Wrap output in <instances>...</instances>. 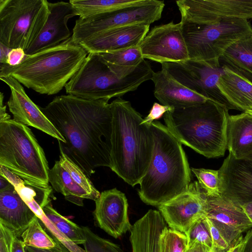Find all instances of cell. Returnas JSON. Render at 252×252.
<instances>
[{
    "label": "cell",
    "instance_id": "obj_48",
    "mask_svg": "<svg viewBox=\"0 0 252 252\" xmlns=\"http://www.w3.org/2000/svg\"><path fill=\"white\" fill-rule=\"evenodd\" d=\"M10 49L0 43V63H6L7 54Z\"/></svg>",
    "mask_w": 252,
    "mask_h": 252
},
{
    "label": "cell",
    "instance_id": "obj_17",
    "mask_svg": "<svg viewBox=\"0 0 252 252\" xmlns=\"http://www.w3.org/2000/svg\"><path fill=\"white\" fill-rule=\"evenodd\" d=\"M94 219L97 226L109 235L118 238L130 231L128 204L123 192L114 188L100 193L95 201Z\"/></svg>",
    "mask_w": 252,
    "mask_h": 252
},
{
    "label": "cell",
    "instance_id": "obj_16",
    "mask_svg": "<svg viewBox=\"0 0 252 252\" xmlns=\"http://www.w3.org/2000/svg\"><path fill=\"white\" fill-rule=\"evenodd\" d=\"M10 88L11 94L7 102L13 120L26 126L37 128L65 143L64 137L58 131L40 109L28 96L21 84L10 76L0 77Z\"/></svg>",
    "mask_w": 252,
    "mask_h": 252
},
{
    "label": "cell",
    "instance_id": "obj_26",
    "mask_svg": "<svg viewBox=\"0 0 252 252\" xmlns=\"http://www.w3.org/2000/svg\"><path fill=\"white\" fill-rule=\"evenodd\" d=\"M0 174L11 183L21 198L40 219L44 215L43 208L51 201L52 187L25 181L1 165Z\"/></svg>",
    "mask_w": 252,
    "mask_h": 252
},
{
    "label": "cell",
    "instance_id": "obj_12",
    "mask_svg": "<svg viewBox=\"0 0 252 252\" xmlns=\"http://www.w3.org/2000/svg\"><path fill=\"white\" fill-rule=\"evenodd\" d=\"M170 228L185 233L207 216V195L197 181L183 192L158 207Z\"/></svg>",
    "mask_w": 252,
    "mask_h": 252
},
{
    "label": "cell",
    "instance_id": "obj_5",
    "mask_svg": "<svg viewBox=\"0 0 252 252\" xmlns=\"http://www.w3.org/2000/svg\"><path fill=\"white\" fill-rule=\"evenodd\" d=\"M224 105L213 101L180 109L163 116L165 126L182 144L208 158L223 157L227 149L229 115Z\"/></svg>",
    "mask_w": 252,
    "mask_h": 252
},
{
    "label": "cell",
    "instance_id": "obj_47",
    "mask_svg": "<svg viewBox=\"0 0 252 252\" xmlns=\"http://www.w3.org/2000/svg\"><path fill=\"white\" fill-rule=\"evenodd\" d=\"M25 247L23 240L16 237L13 242L11 252H26Z\"/></svg>",
    "mask_w": 252,
    "mask_h": 252
},
{
    "label": "cell",
    "instance_id": "obj_15",
    "mask_svg": "<svg viewBox=\"0 0 252 252\" xmlns=\"http://www.w3.org/2000/svg\"><path fill=\"white\" fill-rule=\"evenodd\" d=\"M219 172L221 196L241 206L252 201V152L239 159L229 154Z\"/></svg>",
    "mask_w": 252,
    "mask_h": 252
},
{
    "label": "cell",
    "instance_id": "obj_25",
    "mask_svg": "<svg viewBox=\"0 0 252 252\" xmlns=\"http://www.w3.org/2000/svg\"><path fill=\"white\" fill-rule=\"evenodd\" d=\"M227 149L235 158L252 152V114L243 112L229 115L227 131Z\"/></svg>",
    "mask_w": 252,
    "mask_h": 252
},
{
    "label": "cell",
    "instance_id": "obj_8",
    "mask_svg": "<svg viewBox=\"0 0 252 252\" xmlns=\"http://www.w3.org/2000/svg\"><path fill=\"white\" fill-rule=\"evenodd\" d=\"M181 29L189 59L220 66V59L237 41L252 34V26L246 19L226 18L211 24L181 20Z\"/></svg>",
    "mask_w": 252,
    "mask_h": 252
},
{
    "label": "cell",
    "instance_id": "obj_1",
    "mask_svg": "<svg viewBox=\"0 0 252 252\" xmlns=\"http://www.w3.org/2000/svg\"><path fill=\"white\" fill-rule=\"evenodd\" d=\"M108 101L66 94L39 106L65 140L58 141L59 149L89 178L95 168L110 166L112 113Z\"/></svg>",
    "mask_w": 252,
    "mask_h": 252
},
{
    "label": "cell",
    "instance_id": "obj_18",
    "mask_svg": "<svg viewBox=\"0 0 252 252\" xmlns=\"http://www.w3.org/2000/svg\"><path fill=\"white\" fill-rule=\"evenodd\" d=\"M218 227L230 246L252 228L242 206L221 195L207 196V216Z\"/></svg>",
    "mask_w": 252,
    "mask_h": 252
},
{
    "label": "cell",
    "instance_id": "obj_39",
    "mask_svg": "<svg viewBox=\"0 0 252 252\" xmlns=\"http://www.w3.org/2000/svg\"><path fill=\"white\" fill-rule=\"evenodd\" d=\"M212 242V247L221 251H226L230 246L218 227L207 217L204 219Z\"/></svg>",
    "mask_w": 252,
    "mask_h": 252
},
{
    "label": "cell",
    "instance_id": "obj_22",
    "mask_svg": "<svg viewBox=\"0 0 252 252\" xmlns=\"http://www.w3.org/2000/svg\"><path fill=\"white\" fill-rule=\"evenodd\" d=\"M154 95L162 105L180 109L206 102V98L188 89L164 70L154 72Z\"/></svg>",
    "mask_w": 252,
    "mask_h": 252
},
{
    "label": "cell",
    "instance_id": "obj_42",
    "mask_svg": "<svg viewBox=\"0 0 252 252\" xmlns=\"http://www.w3.org/2000/svg\"><path fill=\"white\" fill-rule=\"evenodd\" d=\"M26 55L21 48L10 49L7 56L6 63L10 66L17 65L23 61Z\"/></svg>",
    "mask_w": 252,
    "mask_h": 252
},
{
    "label": "cell",
    "instance_id": "obj_28",
    "mask_svg": "<svg viewBox=\"0 0 252 252\" xmlns=\"http://www.w3.org/2000/svg\"><path fill=\"white\" fill-rule=\"evenodd\" d=\"M100 54L111 70L120 78L130 75L145 60L139 46Z\"/></svg>",
    "mask_w": 252,
    "mask_h": 252
},
{
    "label": "cell",
    "instance_id": "obj_27",
    "mask_svg": "<svg viewBox=\"0 0 252 252\" xmlns=\"http://www.w3.org/2000/svg\"><path fill=\"white\" fill-rule=\"evenodd\" d=\"M49 182L57 192L62 193L67 200L78 206H83L85 199L93 200L92 196L61 166L59 160L50 169Z\"/></svg>",
    "mask_w": 252,
    "mask_h": 252
},
{
    "label": "cell",
    "instance_id": "obj_35",
    "mask_svg": "<svg viewBox=\"0 0 252 252\" xmlns=\"http://www.w3.org/2000/svg\"><path fill=\"white\" fill-rule=\"evenodd\" d=\"M191 170L207 196L217 197L220 195L219 170L192 168Z\"/></svg>",
    "mask_w": 252,
    "mask_h": 252
},
{
    "label": "cell",
    "instance_id": "obj_36",
    "mask_svg": "<svg viewBox=\"0 0 252 252\" xmlns=\"http://www.w3.org/2000/svg\"><path fill=\"white\" fill-rule=\"evenodd\" d=\"M86 237V252H123L120 247L94 233L88 226H82Z\"/></svg>",
    "mask_w": 252,
    "mask_h": 252
},
{
    "label": "cell",
    "instance_id": "obj_30",
    "mask_svg": "<svg viewBox=\"0 0 252 252\" xmlns=\"http://www.w3.org/2000/svg\"><path fill=\"white\" fill-rule=\"evenodd\" d=\"M140 0H71L72 5L79 18L100 14L120 8L137 3Z\"/></svg>",
    "mask_w": 252,
    "mask_h": 252
},
{
    "label": "cell",
    "instance_id": "obj_52",
    "mask_svg": "<svg viewBox=\"0 0 252 252\" xmlns=\"http://www.w3.org/2000/svg\"><path fill=\"white\" fill-rule=\"evenodd\" d=\"M248 113H251V114H252V112H248Z\"/></svg>",
    "mask_w": 252,
    "mask_h": 252
},
{
    "label": "cell",
    "instance_id": "obj_19",
    "mask_svg": "<svg viewBox=\"0 0 252 252\" xmlns=\"http://www.w3.org/2000/svg\"><path fill=\"white\" fill-rule=\"evenodd\" d=\"M49 8L46 23L35 41L25 51L26 55L57 46L71 36L67 21L77 16L71 4L63 1L49 2Z\"/></svg>",
    "mask_w": 252,
    "mask_h": 252
},
{
    "label": "cell",
    "instance_id": "obj_23",
    "mask_svg": "<svg viewBox=\"0 0 252 252\" xmlns=\"http://www.w3.org/2000/svg\"><path fill=\"white\" fill-rule=\"evenodd\" d=\"M36 218L13 185L0 191V223L11 230L16 237L21 236Z\"/></svg>",
    "mask_w": 252,
    "mask_h": 252
},
{
    "label": "cell",
    "instance_id": "obj_45",
    "mask_svg": "<svg viewBox=\"0 0 252 252\" xmlns=\"http://www.w3.org/2000/svg\"><path fill=\"white\" fill-rule=\"evenodd\" d=\"M210 249L202 244L194 243L188 245L185 252H209Z\"/></svg>",
    "mask_w": 252,
    "mask_h": 252
},
{
    "label": "cell",
    "instance_id": "obj_32",
    "mask_svg": "<svg viewBox=\"0 0 252 252\" xmlns=\"http://www.w3.org/2000/svg\"><path fill=\"white\" fill-rule=\"evenodd\" d=\"M35 218L23 232L21 237L25 246L42 249H49L55 247L57 242L43 229Z\"/></svg>",
    "mask_w": 252,
    "mask_h": 252
},
{
    "label": "cell",
    "instance_id": "obj_11",
    "mask_svg": "<svg viewBox=\"0 0 252 252\" xmlns=\"http://www.w3.org/2000/svg\"><path fill=\"white\" fill-rule=\"evenodd\" d=\"M161 69L192 92L233 109L219 90L218 83L222 66L215 67L204 61L187 60L161 63Z\"/></svg>",
    "mask_w": 252,
    "mask_h": 252
},
{
    "label": "cell",
    "instance_id": "obj_24",
    "mask_svg": "<svg viewBox=\"0 0 252 252\" xmlns=\"http://www.w3.org/2000/svg\"><path fill=\"white\" fill-rule=\"evenodd\" d=\"M166 227L159 211L149 210L130 231L132 252H159L160 235Z\"/></svg>",
    "mask_w": 252,
    "mask_h": 252
},
{
    "label": "cell",
    "instance_id": "obj_9",
    "mask_svg": "<svg viewBox=\"0 0 252 252\" xmlns=\"http://www.w3.org/2000/svg\"><path fill=\"white\" fill-rule=\"evenodd\" d=\"M50 14L46 0H0V43L26 51L36 39Z\"/></svg>",
    "mask_w": 252,
    "mask_h": 252
},
{
    "label": "cell",
    "instance_id": "obj_3",
    "mask_svg": "<svg viewBox=\"0 0 252 252\" xmlns=\"http://www.w3.org/2000/svg\"><path fill=\"white\" fill-rule=\"evenodd\" d=\"M154 149L149 169L141 180L138 194L145 204L157 206L184 192L191 182V169L182 144L165 125L151 124Z\"/></svg>",
    "mask_w": 252,
    "mask_h": 252
},
{
    "label": "cell",
    "instance_id": "obj_40",
    "mask_svg": "<svg viewBox=\"0 0 252 252\" xmlns=\"http://www.w3.org/2000/svg\"><path fill=\"white\" fill-rule=\"evenodd\" d=\"M16 237L11 230L0 223V252H11L13 242Z\"/></svg>",
    "mask_w": 252,
    "mask_h": 252
},
{
    "label": "cell",
    "instance_id": "obj_38",
    "mask_svg": "<svg viewBox=\"0 0 252 252\" xmlns=\"http://www.w3.org/2000/svg\"><path fill=\"white\" fill-rule=\"evenodd\" d=\"M39 220L41 221L48 230L55 238V240L64 246L70 252H86L85 249H83L59 231L45 216L44 214Z\"/></svg>",
    "mask_w": 252,
    "mask_h": 252
},
{
    "label": "cell",
    "instance_id": "obj_10",
    "mask_svg": "<svg viewBox=\"0 0 252 252\" xmlns=\"http://www.w3.org/2000/svg\"><path fill=\"white\" fill-rule=\"evenodd\" d=\"M163 0H140L133 5L75 21L72 38L79 43L107 31L133 25H147L159 20L164 7Z\"/></svg>",
    "mask_w": 252,
    "mask_h": 252
},
{
    "label": "cell",
    "instance_id": "obj_33",
    "mask_svg": "<svg viewBox=\"0 0 252 252\" xmlns=\"http://www.w3.org/2000/svg\"><path fill=\"white\" fill-rule=\"evenodd\" d=\"M60 151L59 161L61 166L68 172L74 181L92 196L93 200L95 201L100 195L99 191L94 187L83 170L62 151L60 150Z\"/></svg>",
    "mask_w": 252,
    "mask_h": 252
},
{
    "label": "cell",
    "instance_id": "obj_50",
    "mask_svg": "<svg viewBox=\"0 0 252 252\" xmlns=\"http://www.w3.org/2000/svg\"><path fill=\"white\" fill-rule=\"evenodd\" d=\"M12 185L8 180L0 174V191L6 189Z\"/></svg>",
    "mask_w": 252,
    "mask_h": 252
},
{
    "label": "cell",
    "instance_id": "obj_49",
    "mask_svg": "<svg viewBox=\"0 0 252 252\" xmlns=\"http://www.w3.org/2000/svg\"><path fill=\"white\" fill-rule=\"evenodd\" d=\"M242 207L252 223V201L243 205Z\"/></svg>",
    "mask_w": 252,
    "mask_h": 252
},
{
    "label": "cell",
    "instance_id": "obj_41",
    "mask_svg": "<svg viewBox=\"0 0 252 252\" xmlns=\"http://www.w3.org/2000/svg\"><path fill=\"white\" fill-rule=\"evenodd\" d=\"M173 109L174 108L171 107L155 102L149 114L143 119L141 123L151 125L155 120L160 119L162 116H164L165 113Z\"/></svg>",
    "mask_w": 252,
    "mask_h": 252
},
{
    "label": "cell",
    "instance_id": "obj_7",
    "mask_svg": "<svg viewBox=\"0 0 252 252\" xmlns=\"http://www.w3.org/2000/svg\"><path fill=\"white\" fill-rule=\"evenodd\" d=\"M0 165L30 183L49 186L50 169L32 130L10 116L0 119Z\"/></svg>",
    "mask_w": 252,
    "mask_h": 252
},
{
    "label": "cell",
    "instance_id": "obj_13",
    "mask_svg": "<svg viewBox=\"0 0 252 252\" xmlns=\"http://www.w3.org/2000/svg\"><path fill=\"white\" fill-rule=\"evenodd\" d=\"M181 20L211 24L226 18L252 19V0H179Z\"/></svg>",
    "mask_w": 252,
    "mask_h": 252
},
{
    "label": "cell",
    "instance_id": "obj_31",
    "mask_svg": "<svg viewBox=\"0 0 252 252\" xmlns=\"http://www.w3.org/2000/svg\"><path fill=\"white\" fill-rule=\"evenodd\" d=\"M45 216L56 228L77 245L84 244L86 237L82 227L62 216L51 204V202L43 208Z\"/></svg>",
    "mask_w": 252,
    "mask_h": 252
},
{
    "label": "cell",
    "instance_id": "obj_29",
    "mask_svg": "<svg viewBox=\"0 0 252 252\" xmlns=\"http://www.w3.org/2000/svg\"><path fill=\"white\" fill-rule=\"evenodd\" d=\"M220 63L252 75V34L228 47L221 56Z\"/></svg>",
    "mask_w": 252,
    "mask_h": 252
},
{
    "label": "cell",
    "instance_id": "obj_37",
    "mask_svg": "<svg viewBox=\"0 0 252 252\" xmlns=\"http://www.w3.org/2000/svg\"><path fill=\"white\" fill-rule=\"evenodd\" d=\"M204 219L194 223L185 233L188 245L199 243L209 248H212L211 237Z\"/></svg>",
    "mask_w": 252,
    "mask_h": 252
},
{
    "label": "cell",
    "instance_id": "obj_14",
    "mask_svg": "<svg viewBox=\"0 0 252 252\" xmlns=\"http://www.w3.org/2000/svg\"><path fill=\"white\" fill-rule=\"evenodd\" d=\"M139 47L144 59L160 63L189 59L181 24L173 21L155 26L144 37Z\"/></svg>",
    "mask_w": 252,
    "mask_h": 252
},
{
    "label": "cell",
    "instance_id": "obj_20",
    "mask_svg": "<svg viewBox=\"0 0 252 252\" xmlns=\"http://www.w3.org/2000/svg\"><path fill=\"white\" fill-rule=\"evenodd\" d=\"M150 25H133L107 31L79 44L89 53H102L139 46Z\"/></svg>",
    "mask_w": 252,
    "mask_h": 252
},
{
    "label": "cell",
    "instance_id": "obj_4",
    "mask_svg": "<svg viewBox=\"0 0 252 252\" xmlns=\"http://www.w3.org/2000/svg\"><path fill=\"white\" fill-rule=\"evenodd\" d=\"M88 54L71 36L57 46L26 55L17 65L0 63V77L12 76L40 94H57L78 71Z\"/></svg>",
    "mask_w": 252,
    "mask_h": 252
},
{
    "label": "cell",
    "instance_id": "obj_51",
    "mask_svg": "<svg viewBox=\"0 0 252 252\" xmlns=\"http://www.w3.org/2000/svg\"><path fill=\"white\" fill-rule=\"evenodd\" d=\"M224 251H221L215 248L212 247L210 250L209 252H224Z\"/></svg>",
    "mask_w": 252,
    "mask_h": 252
},
{
    "label": "cell",
    "instance_id": "obj_46",
    "mask_svg": "<svg viewBox=\"0 0 252 252\" xmlns=\"http://www.w3.org/2000/svg\"><path fill=\"white\" fill-rule=\"evenodd\" d=\"M245 236L246 242L242 252H252V228L247 232Z\"/></svg>",
    "mask_w": 252,
    "mask_h": 252
},
{
    "label": "cell",
    "instance_id": "obj_2",
    "mask_svg": "<svg viewBox=\"0 0 252 252\" xmlns=\"http://www.w3.org/2000/svg\"><path fill=\"white\" fill-rule=\"evenodd\" d=\"M112 113L110 168L132 187L139 184L150 166L154 149L151 125L121 97L111 103Z\"/></svg>",
    "mask_w": 252,
    "mask_h": 252
},
{
    "label": "cell",
    "instance_id": "obj_6",
    "mask_svg": "<svg viewBox=\"0 0 252 252\" xmlns=\"http://www.w3.org/2000/svg\"><path fill=\"white\" fill-rule=\"evenodd\" d=\"M154 71L144 60L130 75L120 78L113 72L99 53H89L65 86L66 93L88 100L120 98L151 80Z\"/></svg>",
    "mask_w": 252,
    "mask_h": 252
},
{
    "label": "cell",
    "instance_id": "obj_44",
    "mask_svg": "<svg viewBox=\"0 0 252 252\" xmlns=\"http://www.w3.org/2000/svg\"><path fill=\"white\" fill-rule=\"evenodd\" d=\"M246 236H242L239 239L232 244L229 248L224 252H242L246 242Z\"/></svg>",
    "mask_w": 252,
    "mask_h": 252
},
{
    "label": "cell",
    "instance_id": "obj_43",
    "mask_svg": "<svg viewBox=\"0 0 252 252\" xmlns=\"http://www.w3.org/2000/svg\"><path fill=\"white\" fill-rule=\"evenodd\" d=\"M55 240L57 242V245L55 247L49 249H42L26 246V252H70L59 242H58L56 240Z\"/></svg>",
    "mask_w": 252,
    "mask_h": 252
},
{
    "label": "cell",
    "instance_id": "obj_34",
    "mask_svg": "<svg viewBox=\"0 0 252 252\" xmlns=\"http://www.w3.org/2000/svg\"><path fill=\"white\" fill-rule=\"evenodd\" d=\"M187 245L185 233L166 227L160 235L159 252H185Z\"/></svg>",
    "mask_w": 252,
    "mask_h": 252
},
{
    "label": "cell",
    "instance_id": "obj_21",
    "mask_svg": "<svg viewBox=\"0 0 252 252\" xmlns=\"http://www.w3.org/2000/svg\"><path fill=\"white\" fill-rule=\"evenodd\" d=\"M223 73L218 86L232 107L244 112H252V75L226 65H222Z\"/></svg>",
    "mask_w": 252,
    "mask_h": 252
}]
</instances>
